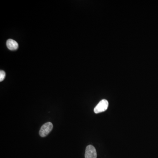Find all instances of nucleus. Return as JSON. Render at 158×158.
Segmentation results:
<instances>
[{"instance_id":"nucleus-3","label":"nucleus","mask_w":158,"mask_h":158,"mask_svg":"<svg viewBox=\"0 0 158 158\" xmlns=\"http://www.w3.org/2000/svg\"><path fill=\"white\" fill-rule=\"evenodd\" d=\"M96 150L95 148L91 145H89L86 147L85 151V158H97Z\"/></svg>"},{"instance_id":"nucleus-5","label":"nucleus","mask_w":158,"mask_h":158,"mask_svg":"<svg viewBox=\"0 0 158 158\" xmlns=\"http://www.w3.org/2000/svg\"><path fill=\"white\" fill-rule=\"evenodd\" d=\"M5 75H6L5 72L3 70H1L0 71V81H2L4 80Z\"/></svg>"},{"instance_id":"nucleus-2","label":"nucleus","mask_w":158,"mask_h":158,"mask_svg":"<svg viewBox=\"0 0 158 158\" xmlns=\"http://www.w3.org/2000/svg\"><path fill=\"white\" fill-rule=\"evenodd\" d=\"M53 129V124L51 122H47L44 124L40 128L39 134L41 137L47 136Z\"/></svg>"},{"instance_id":"nucleus-4","label":"nucleus","mask_w":158,"mask_h":158,"mask_svg":"<svg viewBox=\"0 0 158 158\" xmlns=\"http://www.w3.org/2000/svg\"><path fill=\"white\" fill-rule=\"evenodd\" d=\"M6 45L8 49L11 51L16 50L18 47V44L17 42L11 39L7 40L6 42Z\"/></svg>"},{"instance_id":"nucleus-1","label":"nucleus","mask_w":158,"mask_h":158,"mask_svg":"<svg viewBox=\"0 0 158 158\" xmlns=\"http://www.w3.org/2000/svg\"><path fill=\"white\" fill-rule=\"evenodd\" d=\"M108 106H109L108 101L106 99H103L101 100L95 107L94 109V112L96 114L103 112L107 109Z\"/></svg>"}]
</instances>
